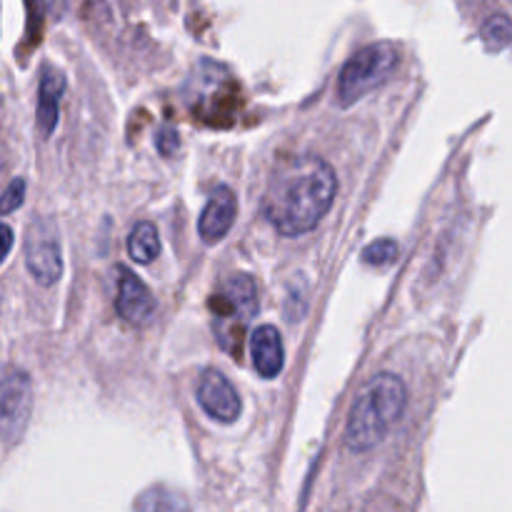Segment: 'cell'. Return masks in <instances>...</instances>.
<instances>
[{"mask_svg": "<svg viewBox=\"0 0 512 512\" xmlns=\"http://www.w3.org/2000/svg\"><path fill=\"white\" fill-rule=\"evenodd\" d=\"M25 265L28 273L33 275L35 283L55 285L63 275V253H60L58 228L53 220L38 218L30 225L28 240H25Z\"/></svg>", "mask_w": 512, "mask_h": 512, "instance_id": "obj_6", "label": "cell"}, {"mask_svg": "<svg viewBox=\"0 0 512 512\" xmlns=\"http://www.w3.org/2000/svg\"><path fill=\"white\" fill-rule=\"evenodd\" d=\"M398 258V243L393 238H380L375 243L365 245L363 260L368 265H375V268H385V265L395 263Z\"/></svg>", "mask_w": 512, "mask_h": 512, "instance_id": "obj_15", "label": "cell"}, {"mask_svg": "<svg viewBox=\"0 0 512 512\" xmlns=\"http://www.w3.org/2000/svg\"><path fill=\"white\" fill-rule=\"evenodd\" d=\"M483 40L490 50H500L512 43V23L505 15H493L483 25Z\"/></svg>", "mask_w": 512, "mask_h": 512, "instance_id": "obj_13", "label": "cell"}, {"mask_svg": "<svg viewBox=\"0 0 512 512\" xmlns=\"http://www.w3.org/2000/svg\"><path fill=\"white\" fill-rule=\"evenodd\" d=\"M13 228L5 223H0V265L5 263V258L10 255V250H13Z\"/></svg>", "mask_w": 512, "mask_h": 512, "instance_id": "obj_18", "label": "cell"}, {"mask_svg": "<svg viewBox=\"0 0 512 512\" xmlns=\"http://www.w3.org/2000/svg\"><path fill=\"white\" fill-rule=\"evenodd\" d=\"M65 93V75L60 70L45 65L43 75H40L38 88V128L43 138H50L58 128L60 115V100Z\"/></svg>", "mask_w": 512, "mask_h": 512, "instance_id": "obj_11", "label": "cell"}, {"mask_svg": "<svg viewBox=\"0 0 512 512\" xmlns=\"http://www.w3.org/2000/svg\"><path fill=\"white\" fill-rule=\"evenodd\" d=\"M338 195V175L328 160L313 153L283 160L270 175L263 198L268 223L285 238L318 228Z\"/></svg>", "mask_w": 512, "mask_h": 512, "instance_id": "obj_1", "label": "cell"}, {"mask_svg": "<svg viewBox=\"0 0 512 512\" xmlns=\"http://www.w3.org/2000/svg\"><path fill=\"white\" fill-rule=\"evenodd\" d=\"M33 413V380L18 365H0V440L8 445L23 438Z\"/></svg>", "mask_w": 512, "mask_h": 512, "instance_id": "obj_5", "label": "cell"}, {"mask_svg": "<svg viewBox=\"0 0 512 512\" xmlns=\"http://www.w3.org/2000/svg\"><path fill=\"white\" fill-rule=\"evenodd\" d=\"M155 145H158V150L163 155H173V153H178V148H180V135H178V130H173V128H168V125H165V128H160V133H158V138H155Z\"/></svg>", "mask_w": 512, "mask_h": 512, "instance_id": "obj_17", "label": "cell"}, {"mask_svg": "<svg viewBox=\"0 0 512 512\" xmlns=\"http://www.w3.org/2000/svg\"><path fill=\"white\" fill-rule=\"evenodd\" d=\"M398 63V45L388 43V40L365 45V48L358 50V53L343 65V70H340L338 90H335V93H338V103L343 105V108H348V105H355L358 100H363L365 95L373 93L375 88H380V85L395 73Z\"/></svg>", "mask_w": 512, "mask_h": 512, "instance_id": "obj_4", "label": "cell"}, {"mask_svg": "<svg viewBox=\"0 0 512 512\" xmlns=\"http://www.w3.org/2000/svg\"><path fill=\"white\" fill-rule=\"evenodd\" d=\"M118 273L120 278L115 310H118V315L125 323L135 325V328H143V325H148L155 318V298L150 295L148 285L138 275L130 273L128 268H120Z\"/></svg>", "mask_w": 512, "mask_h": 512, "instance_id": "obj_8", "label": "cell"}, {"mask_svg": "<svg viewBox=\"0 0 512 512\" xmlns=\"http://www.w3.org/2000/svg\"><path fill=\"white\" fill-rule=\"evenodd\" d=\"M235 213H238V200H235L233 190H230L228 185L215 188V193L210 195L208 205H205L203 213H200V220H198L200 240L208 245L220 243V240L230 233V228H233Z\"/></svg>", "mask_w": 512, "mask_h": 512, "instance_id": "obj_9", "label": "cell"}, {"mask_svg": "<svg viewBox=\"0 0 512 512\" xmlns=\"http://www.w3.org/2000/svg\"><path fill=\"white\" fill-rule=\"evenodd\" d=\"M128 255L140 265H148L153 263L155 258L160 255V235L158 228L148 220L135 225L128 235Z\"/></svg>", "mask_w": 512, "mask_h": 512, "instance_id": "obj_12", "label": "cell"}, {"mask_svg": "<svg viewBox=\"0 0 512 512\" xmlns=\"http://www.w3.org/2000/svg\"><path fill=\"white\" fill-rule=\"evenodd\" d=\"M195 400L210 418L225 425L235 423L243 410V400H240L235 385L215 368L200 373L198 385H195Z\"/></svg>", "mask_w": 512, "mask_h": 512, "instance_id": "obj_7", "label": "cell"}, {"mask_svg": "<svg viewBox=\"0 0 512 512\" xmlns=\"http://www.w3.org/2000/svg\"><path fill=\"white\" fill-rule=\"evenodd\" d=\"M23 203H25V180L23 178L10 180V185L3 190V195H0V215L15 213Z\"/></svg>", "mask_w": 512, "mask_h": 512, "instance_id": "obj_16", "label": "cell"}, {"mask_svg": "<svg viewBox=\"0 0 512 512\" xmlns=\"http://www.w3.org/2000/svg\"><path fill=\"white\" fill-rule=\"evenodd\" d=\"M258 313V288L245 273H233L220 280L218 290L210 298V315L218 343L238 358L243 348L245 330Z\"/></svg>", "mask_w": 512, "mask_h": 512, "instance_id": "obj_3", "label": "cell"}, {"mask_svg": "<svg viewBox=\"0 0 512 512\" xmlns=\"http://www.w3.org/2000/svg\"><path fill=\"white\" fill-rule=\"evenodd\" d=\"M250 353H253V365L260 378L270 380L278 378L285 368V348L283 338L273 325H260L250 338Z\"/></svg>", "mask_w": 512, "mask_h": 512, "instance_id": "obj_10", "label": "cell"}, {"mask_svg": "<svg viewBox=\"0 0 512 512\" xmlns=\"http://www.w3.org/2000/svg\"><path fill=\"white\" fill-rule=\"evenodd\" d=\"M408 405V388L393 373H380L360 390L350 410L345 445L350 453H368L378 448L395 428Z\"/></svg>", "mask_w": 512, "mask_h": 512, "instance_id": "obj_2", "label": "cell"}, {"mask_svg": "<svg viewBox=\"0 0 512 512\" xmlns=\"http://www.w3.org/2000/svg\"><path fill=\"white\" fill-rule=\"evenodd\" d=\"M135 508L138 510H185L188 503L183 498H178L175 493L168 490H148L143 498L135 500Z\"/></svg>", "mask_w": 512, "mask_h": 512, "instance_id": "obj_14", "label": "cell"}]
</instances>
